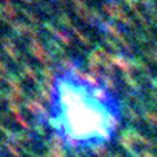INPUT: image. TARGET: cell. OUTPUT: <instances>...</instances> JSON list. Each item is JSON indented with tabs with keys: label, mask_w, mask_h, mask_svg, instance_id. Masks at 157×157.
I'll return each instance as SVG.
<instances>
[{
	"label": "cell",
	"mask_w": 157,
	"mask_h": 157,
	"mask_svg": "<svg viewBox=\"0 0 157 157\" xmlns=\"http://www.w3.org/2000/svg\"><path fill=\"white\" fill-rule=\"evenodd\" d=\"M48 125L71 153H106V143L120 127L118 104L101 103L92 96V88L61 72Z\"/></svg>",
	"instance_id": "obj_1"
},
{
	"label": "cell",
	"mask_w": 157,
	"mask_h": 157,
	"mask_svg": "<svg viewBox=\"0 0 157 157\" xmlns=\"http://www.w3.org/2000/svg\"><path fill=\"white\" fill-rule=\"evenodd\" d=\"M7 83H9L11 92L17 93V95H20V96L24 93V89H22V86H21V83H20V79H18L17 77H14V75L7 77Z\"/></svg>",
	"instance_id": "obj_8"
},
{
	"label": "cell",
	"mask_w": 157,
	"mask_h": 157,
	"mask_svg": "<svg viewBox=\"0 0 157 157\" xmlns=\"http://www.w3.org/2000/svg\"><path fill=\"white\" fill-rule=\"evenodd\" d=\"M3 48H4V50H6V53L9 54L13 60L17 61L18 60V49H17L15 43L11 40V39L10 38H3Z\"/></svg>",
	"instance_id": "obj_7"
},
{
	"label": "cell",
	"mask_w": 157,
	"mask_h": 157,
	"mask_svg": "<svg viewBox=\"0 0 157 157\" xmlns=\"http://www.w3.org/2000/svg\"><path fill=\"white\" fill-rule=\"evenodd\" d=\"M92 96L95 99H98L99 101H101V103H114V99H113V96L110 95L109 92H107L106 89H103V88H92Z\"/></svg>",
	"instance_id": "obj_6"
},
{
	"label": "cell",
	"mask_w": 157,
	"mask_h": 157,
	"mask_svg": "<svg viewBox=\"0 0 157 157\" xmlns=\"http://www.w3.org/2000/svg\"><path fill=\"white\" fill-rule=\"evenodd\" d=\"M0 10H2L3 15H6V20H9V18H15V15H17V11H15L14 6H11V3L2 4V6H0Z\"/></svg>",
	"instance_id": "obj_10"
},
{
	"label": "cell",
	"mask_w": 157,
	"mask_h": 157,
	"mask_svg": "<svg viewBox=\"0 0 157 157\" xmlns=\"http://www.w3.org/2000/svg\"><path fill=\"white\" fill-rule=\"evenodd\" d=\"M57 20H59V22H60V24H61L64 28H67V29H71V31H72L74 25H72L71 18H70L67 14H60L59 17H57Z\"/></svg>",
	"instance_id": "obj_12"
},
{
	"label": "cell",
	"mask_w": 157,
	"mask_h": 157,
	"mask_svg": "<svg viewBox=\"0 0 157 157\" xmlns=\"http://www.w3.org/2000/svg\"><path fill=\"white\" fill-rule=\"evenodd\" d=\"M17 120H18V122H21V125H22V127H25V128L28 127V124H27V122H25V121H24V120H22V118H21L20 116H17Z\"/></svg>",
	"instance_id": "obj_20"
},
{
	"label": "cell",
	"mask_w": 157,
	"mask_h": 157,
	"mask_svg": "<svg viewBox=\"0 0 157 157\" xmlns=\"http://www.w3.org/2000/svg\"><path fill=\"white\" fill-rule=\"evenodd\" d=\"M48 46L50 49L49 53H52V54L54 53V56H63V53H64L63 46L57 40H54V39H48Z\"/></svg>",
	"instance_id": "obj_9"
},
{
	"label": "cell",
	"mask_w": 157,
	"mask_h": 157,
	"mask_svg": "<svg viewBox=\"0 0 157 157\" xmlns=\"http://www.w3.org/2000/svg\"><path fill=\"white\" fill-rule=\"evenodd\" d=\"M42 75H43V81H46V82H50L53 83L54 81V75H53V70L49 68V67H43V68L40 70Z\"/></svg>",
	"instance_id": "obj_13"
},
{
	"label": "cell",
	"mask_w": 157,
	"mask_h": 157,
	"mask_svg": "<svg viewBox=\"0 0 157 157\" xmlns=\"http://www.w3.org/2000/svg\"><path fill=\"white\" fill-rule=\"evenodd\" d=\"M72 4H74V7H75V13L78 14V17L82 18L83 21H86V22H89V24H95L92 11L88 10L86 3L83 0H72Z\"/></svg>",
	"instance_id": "obj_4"
},
{
	"label": "cell",
	"mask_w": 157,
	"mask_h": 157,
	"mask_svg": "<svg viewBox=\"0 0 157 157\" xmlns=\"http://www.w3.org/2000/svg\"><path fill=\"white\" fill-rule=\"evenodd\" d=\"M21 13H22V14H24L25 17H27V20H28V21H31V22H33V24H36V25L40 24V21H39V18L36 17V15L33 14L32 11H28L27 9H21Z\"/></svg>",
	"instance_id": "obj_15"
},
{
	"label": "cell",
	"mask_w": 157,
	"mask_h": 157,
	"mask_svg": "<svg viewBox=\"0 0 157 157\" xmlns=\"http://www.w3.org/2000/svg\"><path fill=\"white\" fill-rule=\"evenodd\" d=\"M3 79H4V77H3L2 74H0V81H3Z\"/></svg>",
	"instance_id": "obj_23"
},
{
	"label": "cell",
	"mask_w": 157,
	"mask_h": 157,
	"mask_svg": "<svg viewBox=\"0 0 157 157\" xmlns=\"http://www.w3.org/2000/svg\"><path fill=\"white\" fill-rule=\"evenodd\" d=\"M9 109L11 110L13 113H15V114H17V116H20V110H18V106H17V104H14V103H10V104H9Z\"/></svg>",
	"instance_id": "obj_17"
},
{
	"label": "cell",
	"mask_w": 157,
	"mask_h": 157,
	"mask_svg": "<svg viewBox=\"0 0 157 157\" xmlns=\"http://www.w3.org/2000/svg\"><path fill=\"white\" fill-rule=\"evenodd\" d=\"M29 50L42 64H49V63L53 61V57L50 56L48 50H44V48L42 46L40 42H38L36 39H31V43H29Z\"/></svg>",
	"instance_id": "obj_2"
},
{
	"label": "cell",
	"mask_w": 157,
	"mask_h": 157,
	"mask_svg": "<svg viewBox=\"0 0 157 157\" xmlns=\"http://www.w3.org/2000/svg\"><path fill=\"white\" fill-rule=\"evenodd\" d=\"M100 81H101V83H103V85L106 86L107 89H114V88H116V83H114V81L111 79V78H110V77H107L106 74H103V75H101Z\"/></svg>",
	"instance_id": "obj_16"
},
{
	"label": "cell",
	"mask_w": 157,
	"mask_h": 157,
	"mask_svg": "<svg viewBox=\"0 0 157 157\" xmlns=\"http://www.w3.org/2000/svg\"><path fill=\"white\" fill-rule=\"evenodd\" d=\"M21 68H22V72H24L25 75H27L28 78H31L32 81H35V82H38V78H36V74H35V70L31 67L28 63H24V64L21 65Z\"/></svg>",
	"instance_id": "obj_11"
},
{
	"label": "cell",
	"mask_w": 157,
	"mask_h": 157,
	"mask_svg": "<svg viewBox=\"0 0 157 157\" xmlns=\"http://www.w3.org/2000/svg\"><path fill=\"white\" fill-rule=\"evenodd\" d=\"M44 27V29H48L50 33H53L54 36H57V38L61 40V43H64L65 46H70L71 44V40H70V38H68V35L65 32H63V31H60V29H57L56 27H54L53 24H52L50 21H44L43 24H42Z\"/></svg>",
	"instance_id": "obj_5"
},
{
	"label": "cell",
	"mask_w": 157,
	"mask_h": 157,
	"mask_svg": "<svg viewBox=\"0 0 157 157\" xmlns=\"http://www.w3.org/2000/svg\"><path fill=\"white\" fill-rule=\"evenodd\" d=\"M4 4H10V0H3Z\"/></svg>",
	"instance_id": "obj_22"
},
{
	"label": "cell",
	"mask_w": 157,
	"mask_h": 157,
	"mask_svg": "<svg viewBox=\"0 0 157 157\" xmlns=\"http://www.w3.org/2000/svg\"><path fill=\"white\" fill-rule=\"evenodd\" d=\"M0 72H3V74H7V72H9V68L4 65V63L2 61V60H0Z\"/></svg>",
	"instance_id": "obj_19"
},
{
	"label": "cell",
	"mask_w": 157,
	"mask_h": 157,
	"mask_svg": "<svg viewBox=\"0 0 157 157\" xmlns=\"http://www.w3.org/2000/svg\"><path fill=\"white\" fill-rule=\"evenodd\" d=\"M103 40H104V42H106V43H107V44H109V46H110V48H111V49H114V50H117V48H116V44H114V43H113V40H110V39H109V38H106V36H103Z\"/></svg>",
	"instance_id": "obj_18"
},
{
	"label": "cell",
	"mask_w": 157,
	"mask_h": 157,
	"mask_svg": "<svg viewBox=\"0 0 157 157\" xmlns=\"http://www.w3.org/2000/svg\"><path fill=\"white\" fill-rule=\"evenodd\" d=\"M24 2H27V3H32V2H36V0H24Z\"/></svg>",
	"instance_id": "obj_21"
},
{
	"label": "cell",
	"mask_w": 157,
	"mask_h": 157,
	"mask_svg": "<svg viewBox=\"0 0 157 157\" xmlns=\"http://www.w3.org/2000/svg\"><path fill=\"white\" fill-rule=\"evenodd\" d=\"M72 32H74V35L78 38V40L81 42V43H83V44H86V46H89L90 44V40H89V38L86 35H83L82 32H81L79 29H78L77 27H74L72 28Z\"/></svg>",
	"instance_id": "obj_14"
},
{
	"label": "cell",
	"mask_w": 157,
	"mask_h": 157,
	"mask_svg": "<svg viewBox=\"0 0 157 157\" xmlns=\"http://www.w3.org/2000/svg\"><path fill=\"white\" fill-rule=\"evenodd\" d=\"M11 29L17 33L18 36H24V35H28L31 36L32 39H36L38 38V31L35 29L33 27H29L28 24H24L21 21H17V22H11Z\"/></svg>",
	"instance_id": "obj_3"
}]
</instances>
